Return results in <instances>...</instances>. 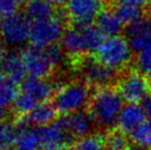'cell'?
<instances>
[{
    "mask_svg": "<svg viewBox=\"0 0 151 150\" xmlns=\"http://www.w3.org/2000/svg\"><path fill=\"white\" fill-rule=\"evenodd\" d=\"M0 67L2 72L17 83H21L27 78L22 55L21 52H18L17 50H12V52H7Z\"/></svg>",
    "mask_w": 151,
    "mask_h": 150,
    "instance_id": "18",
    "label": "cell"
},
{
    "mask_svg": "<svg viewBox=\"0 0 151 150\" xmlns=\"http://www.w3.org/2000/svg\"><path fill=\"white\" fill-rule=\"evenodd\" d=\"M32 22L25 14L3 17L0 22V38L6 46L17 50L29 42Z\"/></svg>",
    "mask_w": 151,
    "mask_h": 150,
    "instance_id": "7",
    "label": "cell"
},
{
    "mask_svg": "<svg viewBox=\"0 0 151 150\" xmlns=\"http://www.w3.org/2000/svg\"><path fill=\"white\" fill-rule=\"evenodd\" d=\"M48 52V56H50V60H52V64L55 65V67H58L59 65H61L64 61V57H65V52H64L63 48L61 45L56 44V45L50 46V47L46 48Z\"/></svg>",
    "mask_w": 151,
    "mask_h": 150,
    "instance_id": "30",
    "label": "cell"
},
{
    "mask_svg": "<svg viewBox=\"0 0 151 150\" xmlns=\"http://www.w3.org/2000/svg\"><path fill=\"white\" fill-rule=\"evenodd\" d=\"M103 137L106 150H127L131 145L129 136L117 128L104 133Z\"/></svg>",
    "mask_w": 151,
    "mask_h": 150,
    "instance_id": "22",
    "label": "cell"
},
{
    "mask_svg": "<svg viewBox=\"0 0 151 150\" xmlns=\"http://www.w3.org/2000/svg\"><path fill=\"white\" fill-rule=\"evenodd\" d=\"M72 150H106L103 135L93 133L78 139L73 143Z\"/></svg>",
    "mask_w": 151,
    "mask_h": 150,
    "instance_id": "24",
    "label": "cell"
},
{
    "mask_svg": "<svg viewBox=\"0 0 151 150\" xmlns=\"http://www.w3.org/2000/svg\"><path fill=\"white\" fill-rule=\"evenodd\" d=\"M76 28H79L80 31H81L86 44V48H88V52L90 55L97 52L100 46L103 44V42L107 38L103 34V32L98 28L97 25L93 24V23L82 27H76Z\"/></svg>",
    "mask_w": 151,
    "mask_h": 150,
    "instance_id": "21",
    "label": "cell"
},
{
    "mask_svg": "<svg viewBox=\"0 0 151 150\" xmlns=\"http://www.w3.org/2000/svg\"><path fill=\"white\" fill-rule=\"evenodd\" d=\"M58 90L56 83L47 79L27 77L20 83V93L12 104V109L21 117L34 108L54 98Z\"/></svg>",
    "mask_w": 151,
    "mask_h": 150,
    "instance_id": "2",
    "label": "cell"
},
{
    "mask_svg": "<svg viewBox=\"0 0 151 150\" xmlns=\"http://www.w3.org/2000/svg\"><path fill=\"white\" fill-rule=\"evenodd\" d=\"M123 102L116 88H99L91 95L88 111L96 126L106 133L117 128L118 117L124 106Z\"/></svg>",
    "mask_w": 151,
    "mask_h": 150,
    "instance_id": "1",
    "label": "cell"
},
{
    "mask_svg": "<svg viewBox=\"0 0 151 150\" xmlns=\"http://www.w3.org/2000/svg\"><path fill=\"white\" fill-rule=\"evenodd\" d=\"M18 84L19 83L10 79L7 75L0 70V105L1 106L6 108L12 106L20 93V86Z\"/></svg>",
    "mask_w": 151,
    "mask_h": 150,
    "instance_id": "19",
    "label": "cell"
},
{
    "mask_svg": "<svg viewBox=\"0 0 151 150\" xmlns=\"http://www.w3.org/2000/svg\"><path fill=\"white\" fill-rule=\"evenodd\" d=\"M106 0H69L67 16L71 20L72 26L82 27L93 24L98 14L105 8Z\"/></svg>",
    "mask_w": 151,
    "mask_h": 150,
    "instance_id": "10",
    "label": "cell"
},
{
    "mask_svg": "<svg viewBox=\"0 0 151 150\" xmlns=\"http://www.w3.org/2000/svg\"><path fill=\"white\" fill-rule=\"evenodd\" d=\"M135 69L151 80V52L138 54L134 59Z\"/></svg>",
    "mask_w": 151,
    "mask_h": 150,
    "instance_id": "28",
    "label": "cell"
},
{
    "mask_svg": "<svg viewBox=\"0 0 151 150\" xmlns=\"http://www.w3.org/2000/svg\"><path fill=\"white\" fill-rule=\"evenodd\" d=\"M127 150H149V149H146V148H144V147H141V146H139V145H136V144H134V143H132Z\"/></svg>",
    "mask_w": 151,
    "mask_h": 150,
    "instance_id": "36",
    "label": "cell"
},
{
    "mask_svg": "<svg viewBox=\"0 0 151 150\" xmlns=\"http://www.w3.org/2000/svg\"><path fill=\"white\" fill-rule=\"evenodd\" d=\"M3 150H14V149H12V148H8V149H3Z\"/></svg>",
    "mask_w": 151,
    "mask_h": 150,
    "instance_id": "40",
    "label": "cell"
},
{
    "mask_svg": "<svg viewBox=\"0 0 151 150\" xmlns=\"http://www.w3.org/2000/svg\"><path fill=\"white\" fill-rule=\"evenodd\" d=\"M14 150H39L41 142L38 128L20 122L17 132L16 141L14 144Z\"/></svg>",
    "mask_w": 151,
    "mask_h": 150,
    "instance_id": "17",
    "label": "cell"
},
{
    "mask_svg": "<svg viewBox=\"0 0 151 150\" xmlns=\"http://www.w3.org/2000/svg\"><path fill=\"white\" fill-rule=\"evenodd\" d=\"M146 18H147L151 23V4L149 5V7L147 8V10H146Z\"/></svg>",
    "mask_w": 151,
    "mask_h": 150,
    "instance_id": "37",
    "label": "cell"
},
{
    "mask_svg": "<svg viewBox=\"0 0 151 150\" xmlns=\"http://www.w3.org/2000/svg\"><path fill=\"white\" fill-rule=\"evenodd\" d=\"M18 126L9 121L0 122V150L8 149L14 146Z\"/></svg>",
    "mask_w": 151,
    "mask_h": 150,
    "instance_id": "26",
    "label": "cell"
},
{
    "mask_svg": "<svg viewBox=\"0 0 151 150\" xmlns=\"http://www.w3.org/2000/svg\"><path fill=\"white\" fill-rule=\"evenodd\" d=\"M109 4H112L114 6L117 5H133L138 7L144 8L146 5H148L150 0H108Z\"/></svg>",
    "mask_w": 151,
    "mask_h": 150,
    "instance_id": "31",
    "label": "cell"
},
{
    "mask_svg": "<svg viewBox=\"0 0 151 150\" xmlns=\"http://www.w3.org/2000/svg\"><path fill=\"white\" fill-rule=\"evenodd\" d=\"M115 85L121 98L127 103L140 104L151 94V80L136 69L123 71Z\"/></svg>",
    "mask_w": 151,
    "mask_h": 150,
    "instance_id": "8",
    "label": "cell"
},
{
    "mask_svg": "<svg viewBox=\"0 0 151 150\" xmlns=\"http://www.w3.org/2000/svg\"><path fill=\"white\" fill-rule=\"evenodd\" d=\"M96 58L103 65L122 73L129 69L133 60V50L127 37L116 35L106 38L96 52Z\"/></svg>",
    "mask_w": 151,
    "mask_h": 150,
    "instance_id": "4",
    "label": "cell"
},
{
    "mask_svg": "<svg viewBox=\"0 0 151 150\" xmlns=\"http://www.w3.org/2000/svg\"><path fill=\"white\" fill-rule=\"evenodd\" d=\"M23 0H0V14L2 17L18 14Z\"/></svg>",
    "mask_w": 151,
    "mask_h": 150,
    "instance_id": "29",
    "label": "cell"
},
{
    "mask_svg": "<svg viewBox=\"0 0 151 150\" xmlns=\"http://www.w3.org/2000/svg\"><path fill=\"white\" fill-rule=\"evenodd\" d=\"M60 42L64 52L74 61H77L82 57L90 55L86 48L83 35L79 28L74 26L66 28Z\"/></svg>",
    "mask_w": 151,
    "mask_h": 150,
    "instance_id": "13",
    "label": "cell"
},
{
    "mask_svg": "<svg viewBox=\"0 0 151 150\" xmlns=\"http://www.w3.org/2000/svg\"><path fill=\"white\" fill-rule=\"evenodd\" d=\"M65 30V21L62 14H55L50 18L32 22L29 38L30 45L43 50L56 45L61 41Z\"/></svg>",
    "mask_w": 151,
    "mask_h": 150,
    "instance_id": "6",
    "label": "cell"
},
{
    "mask_svg": "<svg viewBox=\"0 0 151 150\" xmlns=\"http://www.w3.org/2000/svg\"><path fill=\"white\" fill-rule=\"evenodd\" d=\"M91 98V86L79 80L61 85L52 98V104L59 113L68 115L88 109Z\"/></svg>",
    "mask_w": 151,
    "mask_h": 150,
    "instance_id": "3",
    "label": "cell"
},
{
    "mask_svg": "<svg viewBox=\"0 0 151 150\" xmlns=\"http://www.w3.org/2000/svg\"><path fill=\"white\" fill-rule=\"evenodd\" d=\"M59 119L64 124L66 130L76 140L93 134L95 120L88 110H81L75 113L62 115Z\"/></svg>",
    "mask_w": 151,
    "mask_h": 150,
    "instance_id": "12",
    "label": "cell"
},
{
    "mask_svg": "<svg viewBox=\"0 0 151 150\" xmlns=\"http://www.w3.org/2000/svg\"><path fill=\"white\" fill-rule=\"evenodd\" d=\"M23 1H26V2H30V1H33V0H23Z\"/></svg>",
    "mask_w": 151,
    "mask_h": 150,
    "instance_id": "38",
    "label": "cell"
},
{
    "mask_svg": "<svg viewBox=\"0 0 151 150\" xmlns=\"http://www.w3.org/2000/svg\"><path fill=\"white\" fill-rule=\"evenodd\" d=\"M61 150H70V149H68V148H64V149H61Z\"/></svg>",
    "mask_w": 151,
    "mask_h": 150,
    "instance_id": "41",
    "label": "cell"
},
{
    "mask_svg": "<svg viewBox=\"0 0 151 150\" xmlns=\"http://www.w3.org/2000/svg\"><path fill=\"white\" fill-rule=\"evenodd\" d=\"M129 139L134 144L151 150V118L129 134Z\"/></svg>",
    "mask_w": 151,
    "mask_h": 150,
    "instance_id": "23",
    "label": "cell"
},
{
    "mask_svg": "<svg viewBox=\"0 0 151 150\" xmlns=\"http://www.w3.org/2000/svg\"><path fill=\"white\" fill-rule=\"evenodd\" d=\"M76 66L79 71L81 81L97 90L113 86V84L117 83L121 74L103 65L91 55H86L77 60Z\"/></svg>",
    "mask_w": 151,
    "mask_h": 150,
    "instance_id": "5",
    "label": "cell"
},
{
    "mask_svg": "<svg viewBox=\"0 0 151 150\" xmlns=\"http://www.w3.org/2000/svg\"><path fill=\"white\" fill-rule=\"evenodd\" d=\"M46 1L52 4L55 8H59V9L67 7L68 3H69V0H46Z\"/></svg>",
    "mask_w": 151,
    "mask_h": 150,
    "instance_id": "33",
    "label": "cell"
},
{
    "mask_svg": "<svg viewBox=\"0 0 151 150\" xmlns=\"http://www.w3.org/2000/svg\"><path fill=\"white\" fill-rule=\"evenodd\" d=\"M56 8L46 0H33L27 3L25 14L31 22L47 19L56 14Z\"/></svg>",
    "mask_w": 151,
    "mask_h": 150,
    "instance_id": "20",
    "label": "cell"
},
{
    "mask_svg": "<svg viewBox=\"0 0 151 150\" xmlns=\"http://www.w3.org/2000/svg\"><path fill=\"white\" fill-rule=\"evenodd\" d=\"M147 117V114L145 113L141 104L127 103L123 106L118 117L117 128L129 135L143 122H145Z\"/></svg>",
    "mask_w": 151,
    "mask_h": 150,
    "instance_id": "14",
    "label": "cell"
},
{
    "mask_svg": "<svg viewBox=\"0 0 151 150\" xmlns=\"http://www.w3.org/2000/svg\"><path fill=\"white\" fill-rule=\"evenodd\" d=\"M150 2H151V0H150Z\"/></svg>",
    "mask_w": 151,
    "mask_h": 150,
    "instance_id": "42",
    "label": "cell"
},
{
    "mask_svg": "<svg viewBox=\"0 0 151 150\" xmlns=\"http://www.w3.org/2000/svg\"><path fill=\"white\" fill-rule=\"evenodd\" d=\"M57 109L55 108L54 104L50 102L42 103L34 108L30 113L23 116L20 122L29 124L35 128H41V126H47L56 120Z\"/></svg>",
    "mask_w": 151,
    "mask_h": 150,
    "instance_id": "15",
    "label": "cell"
},
{
    "mask_svg": "<svg viewBox=\"0 0 151 150\" xmlns=\"http://www.w3.org/2000/svg\"><path fill=\"white\" fill-rule=\"evenodd\" d=\"M95 24L98 26V28L103 32V34L106 37H112L119 35V33L123 28V23L117 16L113 7H105L101 10L98 17L96 18Z\"/></svg>",
    "mask_w": 151,
    "mask_h": 150,
    "instance_id": "16",
    "label": "cell"
},
{
    "mask_svg": "<svg viewBox=\"0 0 151 150\" xmlns=\"http://www.w3.org/2000/svg\"><path fill=\"white\" fill-rule=\"evenodd\" d=\"M114 10L119 17L120 20L122 21L123 24L125 25L136 22V21L144 18V16H145L144 8L133 5H117L115 6Z\"/></svg>",
    "mask_w": 151,
    "mask_h": 150,
    "instance_id": "25",
    "label": "cell"
},
{
    "mask_svg": "<svg viewBox=\"0 0 151 150\" xmlns=\"http://www.w3.org/2000/svg\"><path fill=\"white\" fill-rule=\"evenodd\" d=\"M129 42L133 52L140 54L143 52H151V30L143 34L129 38Z\"/></svg>",
    "mask_w": 151,
    "mask_h": 150,
    "instance_id": "27",
    "label": "cell"
},
{
    "mask_svg": "<svg viewBox=\"0 0 151 150\" xmlns=\"http://www.w3.org/2000/svg\"><path fill=\"white\" fill-rule=\"evenodd\" d=\"M23 62L26 69L27 77L47 79L56 68L52 64L46 48L27 46L21 50Z\"/></svg>",
    "mask_w": 151,
    "mask_h": 150,
    "instance_id": "9",
    "label": "cell"
},
{
    "mask_svg": "<svg viewBox=\"0 0 151 150\" xmlns=\"http://www.w3.org/2000/svg\"><path fill=\"white\" fill-rule=\"evenodd\" d=\"M7 114H8V108L0 105V122L5 121L6 117H7Z\"/></svg>",
    "mask_w": 151,
    "mask_h": 150,
    "instance_id": "35",
    "label": "cell"
},
{
    "mask_svg": "<svg viewBox=\"0 0 151 150\" xmlns=\"http://www.w3.org/2000/svg\"><path fill=\"white\" fill-rule=\"evenodd\" d=\"M42 150H61L73 142V137L68 133L61 120L56 119L47 126L38 128Z\"/></svg>",
    "mask_w": 151,
    "mask_h": 150,
    "instance_id": "11",
    "label": "cell"
},
{
    "mask_svg": "<svg viewBox=\"0 0 151 150\" xmlns=\"http://www.w3.org/2000/svg\"><path fill=\"white\" fill-rule=\"evenodd\" d=\"M5 44H4V42L1 40V38H0V66H1L2 62H3V60L5 59L6 55H7V52H6V48H5Z\"/></svg>",
    "mask_w": 151,
    "mask_h": 150,
    "instance_id": "34",
    "label": "cell"
},
{
    "mask_svg": "<svg viewBox=\"0 0 151 150\" xmlns=\"http://www.w3.org/2000/svg\"><path fill=\"white\" fill-rule=\"evenodd\" d=\"M2 18H3V17H2V14H0V22H1V20H2Z\"/></svg>",
    "mask_w": 151,
    "mask_h": 150,
    "instance_id": "39",
    "label": "cell"
},
{
    "mask_svg": "<svg viewBox=\"0 0 151 150\" xmlns=\"http://www.w3.org/2000/svg\"><path fill=\"white\" fill-rule=\"evenodd\" d=\"M140 104H141V106L143 107L144 111H145V113L147 114L148 117L151 118V94L148 95V96L146 97Z\"/></svg>",
    "mask_w": 151,
    "mask_h": 150,
    "instance_id": "32",
    "label": "cell"
}]
</instances>
